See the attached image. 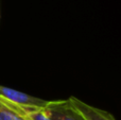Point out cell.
I'll return each instance as SVG.
<instances>
[{"mask_svg":"<svg viewBox=\"0 0 121 120\" xmlns=\"http://www.w3.org/2000/svg\"><path fill=\"white\" fill-rule=\"evenodd\" d=\"M0 98L22 108L26 112L44 110L49 102L47 100L39 99L37 97H33L31 95L21 93V91L10 88V87L2 86V85H0Z\"/></svg>","mask_w":121,"mask_h":120,"instance_id":"1","label":"cell"},{"mask_svg":"<svg viewBox=\"0 0 121 120\" xmlns=\"http://www.w3.org/2000/svg\"><path fill=\"white\" fill-rule=\"evenodd\" d=\"M43 111L50 120H85L69 100L49 101Z\"/></svg>","mask_w":121,"mask_h":120,"instance_id":"2","label":"cell"},{"mask_svg":"<svg viewBox=\"0 0 121 120\" xmlns=\"http://www.w3.org/2000/svg\"><path fill=\"white\" fill-rule=\"evenodd\" d=\"M68 100L74 106L75 110L81 113L85 120H116L113 115L109 114L108 112L89 105L75 97H70Z\"/></svg>","mask_w":121,"mask_h":120,"instance_id":"3","label":"cell"},{"mask_svg":"<svg viewBox=\"0 0 121 120\" xmlns=\"http://www.w3.org/2000/svg\"><path fill=\"white\" fill-rule=\"evenodd\" d=\"M0 120H29L26 111L0 98Z\"/></svg>","mask_w":121,"mask_h":120,"instance_id":"4","label":"cell"},{"mask_svg":"<svg viewBox=\"0 0 121 120\" xmlns=\"http://www.w3.org/2000/svg\"><path fill=\"white\" fill-rule=\"evenodd\" d=\"M26 116L29 120H50L43 110H35L32 112H26Z\"/></svg>","mask_w":121,"mask_h":120,"instance_id":"5","label":"cell"}]
</instances>
